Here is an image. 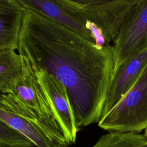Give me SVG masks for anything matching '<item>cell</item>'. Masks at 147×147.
Masks as SVG:
<instances>
[{"label": "cell", "mask_w": 147, "mask_h": 147, "mask_svg": "<svg viewBox=\"0 0 147 147\" xmlns=\"http://www.w3.org/2000/svg\"><path fill=\"white\" fill-rule=\"evenodd\" d=\"M138 0H114L96 5H84L62 0L65 8L86 22L92 21L102 30L106 41L112 44L126 17Z\"/></svg>", "instance_id": "cell-5"}, {"label": "cell", "mask_w": 147, "mask_h": 147, "mask_svg": "<svg viewBox=\"0 0 147 147\" xmlns=\"http://www.w3.org/2000/svg\"><path fill=\"white\" fill-rule=\"evenodd\" d=\"M0 147H3V146H2V145L1 144H0Z\"/></svg>", "instance_id": "cell-17"}, {"label": "cell", "mask_w": 147, "mask_h": 147, "mask_svg": "<svg viewBox=\"0 0 147 147\" xmlns=\"http://www.w3.org/2000/svg\"><path fill=\"white\" fill-rule=\"evenodd\" d=\"M98 123L109 131L140 133L147 129V67L132 87Z\"/></svg>", "instance_id": "cell-3"}, {"label": "cell", "mask_w": 147, "mask_h": 147, "mask_svg": "<svg viewBox=\"0 0 147 147\" xmlns=\"http://www.w3.org/2000/svg\"><path fill=\"white\" fill-rule=\"evenodd\" d=\"M0 119L37 147H67L58 125L36 113L13 94L0 95Z\"/></svg>", "instance_id": "cell-2"}, {"label": "cell", "mask_w": 147, "mask_h": 147, "mask_svg": "<svg viewBox=\"0 0 147 147\" xmlns=\"http://www.w3.org/2000/svg\"><path fill=\"white\" fill-rule=\"evenodd\" d=\"M42 87L54 117L68 144L75 143L79 128L67 90L57 78L41 69H32Z\"/></svg>", "instance_id": "cell-6"}, {"label": "cell", "mask_w": 147, "mask_h": 147, "mask_svg": "<svg viewBox=\"0 0 147 147\" xmlns=\"http://www.w3.org/2000/svg\"><path fill=\"white\" fill-rule=\"evenodd\" d=\"M25 11L16 0H0V51L17 49Z\"/></svg>", "instance_id": "cell-10"}, {"label": "cell", "mask_w": 147, "mask_h": 147, "mask_svg": "<svg viewBox=\"0 0 147 147\" xmlns=\"http://www.w3.org/2000/svg\"><path fill=\"white\" fill-rule=\"evenodd\" d=\"M0 144L3 147H33L35 145L25 137L0 119Z\"/></svg>", "instance_id": "cell-13"}, {"label": "cell", "mask_w": 147, "mask_h": 147, "mask_svg": "<svg viewBox=\"0 0 147 147\" xmlns=\"http://www.w3.org/2000/svg\"><path fill=\"white\" fill-rule=\"evenodd\" d=\"M92 147H147V136L133 131H109Z\"/></svg>", "instance_id": "cell-12"}, {"label": "cell", "mask_w": 147, "mask_h": 147, "mask_svg": "<svg viewBox=\"0 0 147 147\" xmlns=\"http://www.w3.org/2000/svg\"><path fill=\"white\" fill-rule=\"evenodd\" d=\"M74 2H76L84 5H96L110 2L114 0H70Z\"/></svg>", "instance_id": "cell-15"}, {"label": "cell", "mask_w": 147, "mask_h": 147, "mask_svg": "<svg viewBox=\"0 0 147 147\" xmlns=\"http://www.w3.org/2000/svg\"><path fill=\"white\" fill-rule=\"evenodd\" d=\"M111 45L114 76L123 64L147 48V0H138L133 6Z\"/></svg>", "instance_id": "cell-4"}, {"label": "cell", "mask_w": 147, "mask_h": 147, "mask_svg": "<svg viewBox=\"0 0 147 147\" xmlns=\"http://www.w3.org/2000/svg\"><path fill=\"white\" fill-rule=\"evenodd\" d=\"M25 10H30L81 34L94 42L86 22L71 13L62 0H16Z\"/></svg>", "instance_id": "cell-9"}, {"label": "cell", "mask_w": 147, "mask_h": 147, "mask_svg": "<svg viewBox=\"0 0 147 147\" xmlns=\"http://www.w3.org/2000/svg\"><path fill=\"white\" fill-rule=\"evenodd\" d=\"M145 134L147 136V129H146V130H145Z\"/></svg>", "instance_id": "cell-16"}, {"label": "cell", "mask_w": 147, "mask_h": 147, "mask_svg": "<svg viewBox=\"0 0 147 147\" xmlns=\"http://www.w3.org/2000/svg\"><path fill=\"white\" fill-rule=\"evenodd\" d=\"M146 67L147 48L134 55L117 70L110 84L102 117L132 87Z\"/></svg>", "instance_id": "cell-8"}, {"label": "cell", "mask_w": 147, "mask_h": 147, "mask_svg": "<svg viewBox=\"0 0 147 147\" xmlns=\"http://www.w3.org/2000/svg\"><path fill=\"white\" fill-rule=\"evenodd\" d=\"M86 27L90 31L94 43L97 47L102 48L107 43L102 30L96 24L87 20L86 21Z\"/></svg>", "instance_id": "cell-14"}, {"label": "cell", "mask_w": 147, "mask_h": 147, "mask_svg": "<svg viewBox=\"0 0 147 147\" xmlns=\"http://www.w3.org/2000/svg\"><path fill=\"white\" fill-rule=\"evenodd\" d=\"M24 60L15 49L0 51V95L12 94L14 86L20 77Z\"/></svg>", "instance_id": "cell-11"}, {"label": "cell", "mask_w": 147, "mask_h": 147, "mask_svg": "<svg viewBox=\"0 0 147 147\" xmlns=\"http://www.w3.org/2000/svg\"><path fill=\"white\" fill-rule=\"evenodd\" d=\"M17 50L32 69L65 87L79 129L100 120L114 76L112 45L102 48L78 33L25 10Z\"/></svg>", "instance_id": "cell-1"}, {"label": "cell", "mask_w": 147, "mask_h": 147, "mask_svg": "<svg viewBox=\"0 0 147 147\" xmlns=\"http://www.w3.org/2000/svg\"><path fill=\"white\" fill-rule=\"evenodd\" d=\"M22 58L24 63L22 73L14 86L12 94L36 113L59 126L29 61Z\"/></svg>", "instance_id": "cell-7"}]
</instances>
